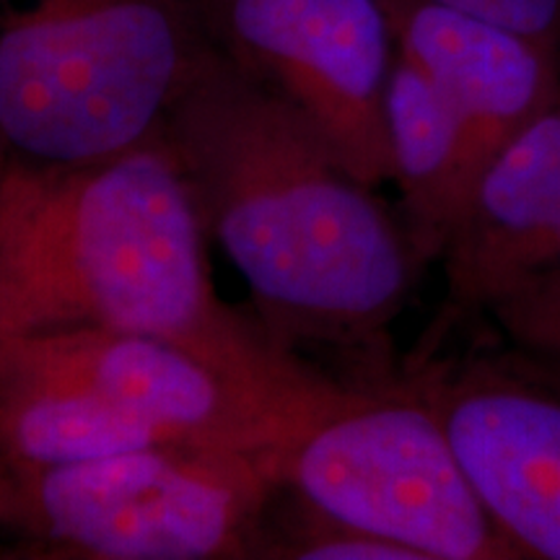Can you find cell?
<instances>
[{
	"label": "cell",
	"instance_id": "cell-12",
	"mask_svg": "<svg viewBox=\"0 0 560 560\" xmlns=\"http://www.w3.org/2000/svg\"><path fill=\"white\" fill-rule=\"evenodd\" d=\"M495 306L522 338L535 346L560 348V268L527 280Z\"/></svg>",
	"mask_w": 560,
	"mask_h": 560
},
{
	"label": "cell",
	"instance_id": "cell-14",
	"mask_svg": "<svg viewBox=\"0 0 560 560\" xmlns=\"http://www.w3.org/2000/svg\"><path fill=\"white\" fill-rule=\"evenodd\" d=\"M13 501V475H11V462L5 457L3 444H0V527H5Z\"/></svg>",
	"mask_w": 560,
	"mask_h": 560
},
{
	"label": "cell",
	"instance_id": "cell-13",
	"mask_svg": "<svg viewBox=\"0 0 560 560\" xmlns=\"http://www.w3.org/2000/svg\"><path fill=\"white\" fill-rule=\"evenodd\" d=\"M475 19L490 21L522 37H529L548 50H556L560 39V0H429Z\"/></svg>",
	"mask_w": 560,
	"mask_h": 560
},
{
	"label": "cell",
	"instance_id": "cell-5",
	"mask_svg": "<svg viewBox=\"0 0 560 560\" xmlns=\"http://www.w3.org/2000/svg\"><path fill=\"white\" fill-rule=\"evenodd\" d=\"M11 475L5 527L50 556L100 560L262 558V514L283 488L276 454L208 444Z\"/></svg>",
	"mask_w": 560,
	"mask_h": 560
},
{
	"label": "cell",
	"instance_id": "cell-7",
	"mask_svg": "<svg viewBox=\"0 0 560 560\" xmlns=\"http://www.w3.org/2000/svg\"><path fill=\"white\" fill-rule=\"evenodd\" d=\"M208 37L310 120L361 185L395 182L387 89L397 42L382 0H202Z\"/></svg>",
	"mask_w": 560,
	"mask_h": 560
},
{
	"label": "cell",
	"instance_id": "cell-8",
	"mask_svg": "<svg viewBox=\"0 0 560 560\" xmlns=\"http://www.w3.org/2000/svg\"><path fill=\"white\" fill-rule=\"evenodd\" d=\"M382 3L397 52L431 75L457 115L467 213L488 166L560 102L556 50L429 0Z\"/></svg>",
	"mask_w": 560,
	"mask_h": 560
},
{
	"label": "cell",
	"instance_id": "cell-6",
	"mask_svg": "<svg viewBox=\"0 0 560 560\" xmlns=\"http://www.w3.org/2000/svg\"><path fill=\"white\" fill-rule=\"evenodd\" d=\"M278 475L312 514L423 560L522 558L482 509L429 402L338 384L280 454Z\"/></svg>",
	"mask_w": 560,
	"mask_h": 560
},
{
	"label": "cell",
	"instance_id": "cell-10",
	"mask_svg": "<svg viewBox=\"0 0 560 560\" xmlns=\"http://www.w3.org/2000/svg\"><path fill=\"white\" fill-rule=\"evenodd\" d=\"M560 221V102L506 145L446 247L454 296L499 304L542 272Z\"/></svg>",
	"mask_w": 560,
	"mask_h": 560
},
{
	"label": "cell",
	"instance_id": "cell-1",
	"mask_svg": "<svg viewBox=\"0 0 560 560\" xmlns=\"http://www.w3.org/2000/svg\"><path fill=\"white\" fill-rule=\"evenodd\" d=\"M164 136L272 342L346 346L400 312L418 255L410 236L293 104L213 42Z\"/></svg>",
	"mask_w": 560,
	"mask_h": 560
},
{
	"label": "cell",
	"instance_id": "cell-9",
	"mask_svg": "<svg viewBox=\"0 0 560 560\" xmlns=\"http://www.w3.org/2000/svg\"><path fill=\"white\" fill-rule=\"evenodd\" d=\"M475 495L516 550L560 560V402L493 380L425 397Z\"/></svg>",
	"mask_w": 560,
	"mask_h": 560
},
{
	"label": "cell",
	"instance_id": "cell-11",
	"mask_svg": "<svg viewBox=\"0 0 560 560\" xmlns=\"http://www.w3.org/2000/svg\"><path fill=\"white\" fill-rule=\"evenodd\" d=\"M265 558L301 560H423L416 550L369 535V532L340 527L310 511V524L293 532L289 540L272 542Z\"/></svg>",
	"mask_w": 560,
	"mask_h": 560
},
{
	"label": "cell",
	"instance_id": "cell-4",
	"mask_svg": "<svg viewBox=\"0 0 560 560\" xmlns=\"http://www.w3.org/2000/svg\"><path fill=\"white\" fill-rule=\"evenodd\" d=\"M208 47L202 0H0V145L34 164L136 149Z\"/></svg>",
	"mask_w": 560,
	"mask_h": 560
},
{
	"label": "cell",
	"instance_id": "cell-15",
	"mask_svg": "<svg viewBox=\"0 0 560 560\" xmlns=\"http://www.w3.org/2000/svg\"><path fill=\"white\" fill-rule=\"evenodd\" d=\"M558 268H560V221H558V226H556V231H552V236H550V242H548V252H545L542 272H550V270H558ZM542 272H540V276H542Z\"/></svg>",
	"mask_w": 560,
	"mask_h": 560
},
{
	"label": "cell",
	"instance_id": "cell-2",
	"mask_svg": "<svg viewBox=\"0 0 560 560\" xmlns=\"http://www.w3.org/2000/svg\"><path fill=\"white\" fill-rule=\"evenodd\" d=\"M198 200L164 132L86 164L0 174V338L122 330L177 340L270 382L312 374L221 304Z\"/></svg>",
	"mask_w": 560,
	"mask_h": 560
},
{
	"label": "cell",
	"instance_id": "cell-16",
	"mask_svg": "<svg viewBox=\"0 0 560 560\" xmlns=\"http://www.w3.org/2000/svg\"><path fill=\"white\" fill-rule=\"evenodd\" d=\"M5 161H9V153H5L3 145H0V174H3V166H5Z\"/></svg>",
	"mask_w": 560,
	"mask_h": 560
},
{
	"label": "cell",
	"instance_id": "cell-3",
	"mask_svg": "<svg viewBox=\"0 0 560 560\" xmlns=\"http://www.w3.org/2000/svg\"><path fill=\"white\" fill-rule=\"evenodd\" d=\"M338 384L244 374L159 335L58 330L0 338V444L52 467L161 444L280 454Z\"/></svg>",
	"mask_w": 560,
	"mask_h": 560
}]
</instances>
